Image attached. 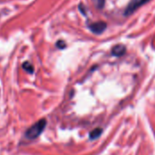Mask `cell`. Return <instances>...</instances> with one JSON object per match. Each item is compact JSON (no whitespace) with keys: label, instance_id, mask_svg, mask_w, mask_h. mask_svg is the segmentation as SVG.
<instances>
[{"label":"cell","instance_id":"cell-1","mask_svg":"<svg viewBox=\"0 0 155 155\" xmlns=\"http://www.w3.org/2000/svg\"><path fill=\"white\" fill-rule=\"evenodd\" d=\"M47 122L45 119H41L35 124H34L30 128H28L25 133V137L28 140L36 139L45 129Z\"/></svg>","mask_w":155,"mask_h":155},{"label":"cell","instance_id":"cell-2","mask_svg":"<svg viewBox=\"0 0 155 155\" xmlns=\"http://www.w3.org/2000/svg\"><path fill=\"white\" fill-rule=\"evenodd\" d=\"M150 0H132L128 6L126 7L125 11H124V15H129L131 14H133L134 11H136L140 6L143 5L144 4H146L147 2H149Z\"/></svg>","mask_w":155,"mask_h":155},{"label":"cell","instance_id":"cell-3","mask_svg":"<svg viewBox=\"0 0 155 155\" xmlns=\"http://www.w3.org/2000/svg\"><path fill=\"white\" fill-rule=\"evenodd\" d=\"M90 30L94 33V34H102L105 28H106V24L104 22H97V23H93L89 25Z\"/></svg>","mask_w":155,"mask_h":155},{"label":"cell","instance_id":"cell-4","mask_svg":"<svg viewBox=\"0 0 155 155\" xmlns=\"http://www.w3.org/2000/svg\"><path fill=\"white\" fill-rule=\"evenodd\" d=\"M125 52H126V48L123 45H115L112 50V54L114 56H122L125 54Z\"/></svg>","mask_w":155,"mask_h":155},{"label":"cell","instance_id":"cell-5","mask_svg":"<svg viewBox=\"0 0 155 155\" xmlns=\"http://www.w3.org/2000/svg\"><path fill=\"white\" fill-rule=\"evenodd\" d=\"M102 134H103V129L102 128H95L94 130H93L90 133L89 137H90L91 140H95V139L99 138Z\"/></svg>","mask_w":155,"mask_h":155},{"label":"cell","instance_id":"cell-6","mask_svg":"<svg viewBox=\"0 0 155 155\" xmlns=\"http://www.w3.org/2000/svg\"><path fill=\"white\" fill-rule=\"evenodd\" d=\"M23 68H24L26 72H28L29 74H33V72H34V68H33V66H32L29 63H27V62L24 63V64H23Z\"/></svg>","mask_w":155,"mask_h":155},{"label":"cell","instance_id":"cell-7","mask_svg":"<svg viewBox=\"0 0 155 155\" xmlns=\"http://www.w3.org/2000/svg\"><path fill=\"white\" fill-rule=\"evenodd\" d=\"M93 2H94V5L99 9H102L105 4V0H93Z\"/></svg>","mask_w":155,"mask_h":155}]
</instances>
